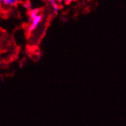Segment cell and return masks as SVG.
Listing matches in <instances>:
<instances>
[{
	"label": "cell",
	"instance_id": "6da1fadb",
	"mask_svg": "<svg viewBox=\"0 0 126 126\" xmlns=\"http://www.w3.org/2000/svg\"><path fill=\"white\" fill-rule=\"evenodd\" d=\"M42 20H43V16L40 13L37 15L36 16L29 19V21H30V25H29L28 29V32L32 33L34 31H35L37 28H38L39 26V25L41 23Z\"/></svg>",
	"mask_w": 126,
	"mask_h": 126
},
{
	"label": "cell",
	"instance_id": "7a4b0ae2",
	"mask_svg": "<svg viewBox=\"0 0 126 126\" xmlns=\"http://www.w3.org/2000/svg\"><path fill=\"white\" fill-rule=\"evenodd\" d=\"M19 2H21V0H0V5L5 6H14Z\"/></svg>",
	"mask_w": 126,
	"mask_h": 126
},
{
	"label": "cell",
	"instance_id": "3957f363",
	"mask_svg": "<svg viewBox=\"0 0 126 126\" xmlns=\"http://www.w3.org/2000/svg\"><path fill=\"white\" fill-rule=\"evenodd\" d=\"M47 1L50 3V5H51V7L53 8L54 12L56 14H57L58 12H59V10H60V7H59V5L57 2L56 0H47Z\"/></svg>",
	"mask_w": 126,
	"mask_h": 126
},
{
	"label": "cell",
	"instance_id": "277c9868",
	"mask_svg": "<svg viewBox=\"0 0 126 126\" xmlns=\"http://www.w3.org/2000/svg\"><path fill=\"white\" fill-rule=\"evenodd\" d=\"M24 7L26 9H28V10H30L31 9V8H32V3H31V2L30 1H28V0H26V1L24 2Z\"/></svg>",
	"mask_w": 126,
	"mask_h": 126
},
{
	"label": "cell",
	"instance_id": "5b68a950",
	"mask_svg": "<svg viewBox=\"0 0 126 126\" xmlns=\"http://www.w3.org/2000/svg\"><path fill=\"white\" fill-rule=\"evenodd\" d=\"M63 1L65 2V4H66V5H69V4H70L71 2H73L74 0H63Z\"/></svg>",
	"mask_w": 126,
	"mask_h": 126
},
{
	"label": "cell",
	"instance_id": "8992f818",
	"mask_svg": "<svg viewBox=\"0 0 126 126\" xmlns=\"http://www.w3.org/2000/svg\"><path fill=\"white\" fill-rule=\"evenodd\" d=\"M57 3H62L63 2V0H56Z\"/></svg>",
	"mask_w": 126,
	"mask_h": 126
}]
</instances>
